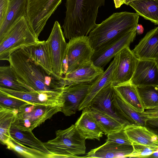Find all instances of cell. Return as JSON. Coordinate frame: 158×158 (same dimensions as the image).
Segmentation results:
<instances>
[{
    "mask_svg": "<svg viewBox=\"0 0 158 158\" xmlns=\"http://www.w3.org/2000/svg\"><path fill=\"white\" fill-rule=\"evenodd\" d=\"M88 108L104 134L107 135L120 130L125 127L114 118L97 109L92 106Z\"/></svg>",
    "mask_w": 158,
    "mask_h": 158,
    "instance_id": "29",
    "label": "cell"
},
{
    "mask_svg": "<svg viewBox=\"0 0 158 158\" xmlns=\"http://www.w3.org/2000/svg\"><path fill=\"white\" fill-rule=\"evenodd\" d=\"M10 137L18 143L48 154L52 158V155L45 147L44 143L36 137L32 131L20 129L13 124L10 128Z\"/></svg>",
    "mask_w": 158,
    "mask_h": 158,
    "instance_id": "23",
    "label": "cell"
},
{
    "mask_svg": "<svg viewBox=\"0 0 158 158\" xmlns=\"http://www.w3.org/2000/svg\"><path fill=\"white\" fill-rule=\"evenodd\" d=\"M94 53L88 36L75 37L67 43L63 62L62 72L64 76L91 61Z\"/></svg>",
    "mask_w": 158,
    "mask_h": 158,
    "instance_id": "7",
    "label": "cell"
},
{
    "mask_svg": "<svg viewBox=\"0 0 158 158\" xmlns=\"http://www.w3.org/2000/svg\"><path fill=\"white\" fill-rule=\"evenodd\" d=\"M26 15V0H10L6 18L0 25V37L21 17Z\"/></svg>",
    "mask_w": 158,
    "mask_h": 158,
    "instance_id": "27",
    "label": "cell"
},
{
    "mask_svg": "<svg viewBox=\"0 0 158 158\" xmlns=\"http://www.w3.org/2000/svg\"><path fill=\"white\" fill-rule=\"evenodd\" d=\"M40 41L30 28L26 17L23 16L0 37V60L8 61L14 52Z\"/></svg>",
    "mask_w": 158,
    "mask_h": 158,
    "instance_id": "5",
    "label": "cell"
},
{
    "mask_svg": "<svg viewBox=\"0 0 158 158\" xmlns=\"http://www.w3.org/2000/svg\"><path fill=\"white\" fill-rule=\"evenodd\" d=\"M28 103L21 99L0 93V106L6 108L19 110Z\"/></svg>",
    "mask_w": 158,
    "mask_h": 158,
    "instance_id": "33",
    "label": "cell"
},
{
    "mask_svg": "<svg viewBox=\"0 0 158 158\" xmlns=\"http://www.w3.org/2000/svg\"><path fill=\"white\" fill-rule=\"evenodd\" d=\"M114 104L116 112L122 118L131 124L145 126L147 119L142 115L141 113L136 111L127 103L116 91Z\"/></svg>",
    "mask_w": 158,
    "mask_h": 158,
    "instance_id": "25",
    "label": "cell"
},
{
    "mask_svg": "<svg viewBox=\"0 0 158 158\" xmlns=\"http://www.w3.org/2000/svg\"><path fill=\"white\" fill-rule=\"evenodd\" d=\"M137 0H124V4L128 5V4L132 2Z\"/></svg>",
    "mask_w": 158,
    "mask_h": 158,
    "instance_id": "41",
    "label": "cell"
},
{
    "mask_svg": "<svg viewBox=\"0 0 158 158\" xmlns=\"http://www.w3.org/2000/svg\"><path fill=\"white\" fill-rule=\"evenodd\" d=\"M156 61L157 64H158V59Z\"/></svg>",
    "mask_w": 158,
    "mask_h": 158,
    "instance_id": "42",
    "label": "cell"
},
{
    "mask_svg": "<svg viewBox=\"0 0 158 158\" xmlns=\"http://www.w3.org/2000/svg\"><path fill=\"white\" fill-rule=\"evenodd\" d=\"M48 46L52 66V76L57 79L63 78V62L67 43L58 21L54 23L50 34L46 41Z\"/></svg>",
    "mask_w": 158,
    "mask_h": 158,
    "instance_id": "9",
    "label": "cell"
},
{
    "mask_svg": "<svg viewBox=\"0 0 158 158\" xmlns=\"http://www.w3.org/2000/svg\"><path fill=\"white\" fill-rule=\"evenodd\" d=\"M65 16L62 27L67 39L87 36L97 25L99 7L105 0H66Z\"/></svg>",
    "mask_w": 158,
    "mask_h": 158,
    "instance_id": "2",
    "label": "cell"
},
{
    "mask_svg": "<svg viewBox=\"0 0 158 158\" xmlns=\"http://www.w3.org/2000/svg\"><path fill=\"white\" fill-rule=\"evenodd\" d=\"M124 127L120 130L107 135L106 141L123 144L132 145L131 142L125 133Z\"/></svg>",
    "mask_w": 158,
    "mask_h": 158,
    "instance_id": "35",
    "label": "cell"
},
{
    "mask_svg": "<svg viewBox=\"0 0 158 158\" xmlns=\"http://www.w3.org/2000/svg\"><path fill=\"white\" fill-rule=\"evenodd\" d=\"M0 87L19 91H33L20 78L10 65L0 67Z\"/></svg>",
    "mask_w": 158,
    "mask_h": 158,
    "instance_id": "24",
    "label": "cell"
},
{
    "mask_svg": "<svg viewBox=\"0 0 158 158\" xmlns=\"http://www.w3.org/2000/svg\"><path fill=\"white\" fill-rule=\"evenodd\" d=\"M74 125L79 133L85 139L99 140L104 134L88 107L83 110Z\"/></svg>",
    "mask_w": 158,
    "mask_h": 158,
    "instance_id": "18",
    "label": "cell"
},
{
    "mask_svg": "<svg viewBox=\"0 0 158 158\" xmlns=\"http://www.w3.org/2000/svg\"><path fill=\"white\" fill-rule=\"evenodd\" d=\"M62 0H26V18L28 25L38 38L46 23Z\"/></svg>",
    "mask_w": 158,
    "mask_h": 158,
    "instance_id": "8",
    "label": "cell"
},
{
    "mask_svg": "<svg viewBox=\"0 0 158 158\" xmlns=\"http://www.w3.org/2000/svg\"><path fill=\"white\" fill-rule=\"evenodd\" d=\"M139 15L158 24V0H137L130 2Z\"/></svg>",
    "mask_w": 158,
    "mask_h": 158,
    "instance_id": "28",
    "label": "cell"
},
{
    "mask_svg": "<svg viewBox=\"0 0 158 158\" xmlns=\"http://www.w3.org/2000/svg\"><path fill=\"white\" fill-rule=\"evenodd\" d=\"M19 110L0 106V140L2 144L11 138L10 130Z\"/></svg>",
    "mask_w": 158,
    "mask_h": 158,
    "instance_id": "30",
    "label": "cell"
},
{
    "mask_svg": "<svg viewBox=\"0 0 158 158\" xmlns=\"http://www.w3.org/2000/svg\"><path fill=\"white\" fill-rule=\"evenodd\" d=\"M145 126L158 137V117L148 118Z\"/></svg>",
    "mask_w": 158,
    "mask_h": 158,
    "instance_id": "36",
    "label": "cell"
},
{
    "mask_svg": "<svg viewBox=\"0 0 158 158\" xmlns=\"http://www.w3.org/2000/svg\"><path fill=\"white\" fill-rule=\"evenodd\" d=\"M133 151L128 157L145 158L158 152V147L141 144H133Z\"/></svg>",
    "mask_w": 158,
    "mask_h": 158,
    "instance_id": "34",
    "label": "cell"
},
{
    "mask_svg": "<svg viewBox=\"0 0 158 158\" xmlns=\"http://www.w3.org/2000/svg\"><path fill=\"white\" fill-rule=\"evenodd\" d=\"M104 72L103 68L94 65L91 60L66 74L63 79L67 85L73 83L91 82Z\"/></svg>",
    "mask_w": 158,
    "mask_h": 158,
    "instance_id": "20",
    "label": "cell"
},
{
    "mask_svg": "<svg viewBox=\"0 0 158 158\" xmlns=\"http://www.w3.org/2000/svg\"><path fill=\"white\" fill-rule=\"evenodd\" d=\"M116 91L111 83L102 89L96 95L90 106L93 107L114 118L124 126L131 124L116 112L114 102Z\"/></svg>",
    "mask_w": 158,
    "mask_h": 158,
    "instance_id": "13",
    "label": "cell"
},
{
    "mask_svg": "<svg viewBox=\"0 0 158 158\" xmlns=\"http://www.w3.org/2000/svg\"><path fill=\"white\" fill-rule=\"evenodd\" d=\"M142 115L147 119L154 117H158V107L152 109H146L141 113Z\"/></svg>",
    "mask_w": 158,
    "mask_h": 158,
    "instance_id": "38",
    "label": "cell"
},
{
    "mask_svg": "<svg viewBox=\"0 0 158 158\" xmlns=\"http://www.w3.org/2000/svg\"><path fill=\"white\" fill-rule=\"evenodd\" d=\"M133 151L132 145L120 144L106 141L102 145L91 150L84 157H128Z\"/></svg>",
    "mask_w": 158,
    "mask_h": 158,
    "instance_id": "19",
    "label": "cell"
},
{
    "mask_svg": "<svg viewBox=\"0 0 158 158\" xmlns=\"http://www.w3.org/2000/svg\"><path fill=\"white\" fill-rule=\"evenodd\" d=\"M53 139L44 143L52 158H78L86 152L85 139L79 133L74 124L55 132Z\"/></svg>",
    "mask_w": 158,
    "mask_h": 158,
    "instance_id": "4",
    "label": "cell"
},
{
    "mask_svg": "<svg viewBox=\"0 0 158 158\" xmlns=\"http://www.w3.org/2000/svg\"><path fill=\"white\" fill-rule=\"evenodd\" d=\"M139 17L137 13L116 12L97 24L88 36L94 52L104 49L126 34L136 30Z\"/></svg>",
    "mask_w": 158,
    "mask_h": 158,
    "instance_id": "3",
    "label": "cell"
},
{
    "mask_svg": "<svg viewBox=\"0 0 158 158\" xmlns=\"http://www.w3.org/2000/svg\"><path fill=\"white\" fill-rule=\"evenodd\" d=\"M114 1L116 8L120 7L122 5L124 4V0H114Z\"/></svg>",
    "mask_w": 158,
    "mask_h": 158,
    "instance_id": "40",
    "label": "cell"
},
{
    "mask_svg": "<svg viewBox=\"0 0 158 158\" xmlns=\"http://www.w3.org/2000/svg\"><path fill=\"white\" fill-rule=\"evenodd\" d=\"M8 61L20 78L33 91L60 93L67 86L63 78L57 79L49 75L40 66L31 60L25 48L13 52L10 55Z\"/></svg>",
    "mask_w": 158,
    "mask_h": 158,
    "instance_id": "1",
    "label": "cell"
},
{
    "mask_svg": "<svg viewBox=\"0 0 158 158\" xmlns=\"http://www.w3.org/2000/svg\"><path fill=\"white\" fill-rule=\"evenodd\" d=\"M94 82L73 83L66 86L62 94L61 112L66 116L75 114Z\"/></svg>",
    "mask_w": 158,
    "mask_h": 158,
    "instance_id": "10",
    "label": "cell"
},
{
    "mask_svg": "<svg viewBox=\"0 0 158 158\" xmlns=\"http://www.w3.org/2000/svg\"><path fill=\"white\" fill-rule=\"evenodd\" d=\"M124 130L132 144L158 147V137L145 126L127 125Z\"/></svg>",
    "mask_w": 158,
    "mask_h": 158,
    "instance_id": "21",
    "label": "cell"
},
{
    "mask_svg": "<svg viewBox=\"0 0 158 158\" xmlns=\"http://www.w3.org/2000/svg\"><path fill=\"white\" fill-rule=\"evenodd\" d=\"M129 46L119 52L118 64L111 83L115 86L129 82L135 72L138 61Z\"/></svg>",
    "mask_w": 158,
    "mask_h": 158,
    "instance_id": "11",
    "label": "cell"
},
{
    "mask_svg": "<svg viewBox=\"0 0 158 158\" xmlns=\"http://www.w3.org/2000/svg\"><path fill=\"white\" fill-rule=\"evenodd\" d=\"M130 82L136 87L158 85V65L156 61L139 60Z\"/></svg>",
    "mask_w": 158,
    "mask_h": 158,
    "instance_id": "15",
    "label": "cell"
},
{
    "mask_svg": "<svg viewBox=\"0 0 158 158\" xmlns=\"http://www.w3.org/2000/svg\"><path fill=\"white\" fill-rule=\"evenodd\" d=\"M10 0H0V25L4 21L8 10Z\"/></svg>",
    "mask_w": 158,
    "mask_h": 158,
    "instance_id": "37",
    "label": "cell"
},
{
    "mask_svg": "<svg viewBox=\"0 0 158 158\" xmlns=\"http://www.w3.org/2000/svg\"><path fill=\"white\" fill-rule=\"evenodd\" d=\"M132 51L139 60L158 59V27L150 30Z\"/></svg>",
    "mask_w": 158,
    "mask_h": 158,
    "instance_id": "17",
    "label": "cell"
},
{
    "mask_svg": "<svg viewBox=\"0 0 158 158\" xmlns=\"http://www.w3.org/2000/svg\"><path fill=\"white\" fill-rule=\"evenodd\" d=\"M136 33L138 34L141 35L143 33L144 29L141 24H138L136 27Z\"/></svg>",
    "mask_w": 158,
    "mask_h": 158,
    "instance_id": "39",
    "label": "cell"
},
{
    "mask_svg": "<svg viewBox=\"0 0 158 158\" xmlns=\"http://www.w3.org/2000/svg\"><path fill=\"white\" fill-rule=\"evenodd\" d=\"M136 30L123 36L104 49L94 53L91 60L95 66L104 68L121 50L129 46L136 34Z\"/></svg>",
    "mask_w": 158,
    "mask_h": 158,
    "instance_id": "14",
    "label": "cell"
},
{
    "mask_svg": "<svg viewBox=\"0 0 158 158\" xmlns=\"http://www.w3.org/2000/svg\"><path fill=\"white\" fill-rule=\"evenodd\" d=\"M136 87L145 110L158 107V85Z\"/></svg>",
    "mask_w": 158,
    "mask_h": 158,
    "instance_id": "31",
    "label": "cell"
},
{
    "mask_svg": "<svg viewBox=\"0 0 158 158\" xmlns=\"http://www.w3.org/2000/svg\"><path fill=\"white\" fill-rule=\"evenodd\" d=\"M4 145H6L8 148L14 151L25 158H51L50 155L22 144L11 138L5 142Z\"/></svg>",
    "mask_w": 158,
    "mask_h": 158,
    "instance_id": "32",
    "label": "cell"
},
{
    "mask_svg": "<svg viewBox=\"0 0 158 158\" xmlns=\"http://www.w3.org/2000/svg\"><path fill=\"white\" fill-rule=\"evenodd\" d=\"M63 104L35 105L28 103L18 111L14 124L19 128L32 131L55 114L61 112Z\"/></svg>",
    "mask_w": 158,
    "mask_h": 158,
    "instance_id": "6",
    "label": "cell"
},
{
    "mask_svg": "<svg viewBox=\"0 0 158 158\" xmlns=\"http://www.w3.org/2000/svg\"><path fill=\"white\" fill-rule=\"evenodd\" d=\"M0 93L35 105L63 104L62 93L50 94L35 91H22L0 87Z\"/></svg>",
    "mask_w": 158,
    "mask_h": 158,
    "instance_id": "12",
    "label": "cell"
},
{
    "mask_svg": "<svg viewBox=\"0 0 158 158\" xmlns=\"http://www.w3.org/2000/svg\"><path fill=\"white\" fill-rule=\"evenodd\" d=\"M24 48L31 60L40 66L48 74L52 76L51 59L46 41H40L38 44Z\"/></svg>",
    "mask_w": 158,
    "mask_h": 158,
    "instance_id": "22",
    "label": "cell"
},
{
    "mask_svg": "<svg viewBox=\"0 0 158 158\" xmlns=\"http://www.w3.org/2000/svg\"><path fill=\"white\" fill-rule=\"evenodd\" d=\"M117 93L135 110L142 113L145 110L136 87L130 82L114 86Z\"/></svg>",
    "mask_w": 158,
    "mask_h": 158,
    "instance_id": "26",
    "label": "cell"
},
{
    "mask_svg": "<svg viewBox=\"0 0 158 158\" xmlns=\"http://www.w3.org/2000/svg\"><path fill=\"white\" fill-rule=\"evenodd\" d=\"M119 57V52L114 57L107 69L93 82L86 95L78 108L80 111L90 106L98 93L104 87L111 83Z\"/></svg>",
    "mask_w": 158,
    "mask_h": 158,
    "instance_id": "16",
    "label": "cell"
}]
</instances>
